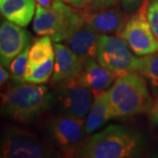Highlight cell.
Wrapping results in <instances>:
<instances>
[{"label":"cell","mask_w":158,"mask_h":158,"mask_svg":"<svg viewBox=\"0 0 158 158\" xmlns=\"http://www.w3.org/2000/svg\"><path fill=\"white\" fill-rule=\"evenodd\" d=\"M145 149L146 140L141 133L123 125H110L85 141L75 157H138Z\"/></svg>","instance_id":"6da1fadb"},{"label":"cell","mask_w":158,"mask_h":158,"mask_svg":"<svg viewBox=\"0 0 158 158\" xmlns=\"http://www.w3.org/2000/svg\"><path fill=\"white\" fill-rule=\"evenodd\" d=\"M107 99L109 120L148 113L154 102L146 79L135 71L118 77L107 90Z\"/></svg>","instance_id":"7a4b0ae2"},{"label":"cell","mask_w":158,"mask_h":158,"mask_svg":"<svg viewBox=\"0 0 158 158\" xmlns=\"http://www.w3.org/2000/svg\"><path fill=\"white\" fill-rule=\"evenodd\" d=\"M53 95L41 84L12 85L1 94L2 113L18 122H29L48 110Z\"/></svg>","instance_id":"3957f363"},{"label":"cell","mask_w":158,"mask_h":158,"mask_svg":"<svg viewBox=\"0 0 158 158\" xmlns=\"http://www.w3.org/2000/svg\"><path fill=\"white\" fill-rule=\"evenodd\" d=\"M59 153L40 141L38 137L16 128L6 130L1 137L0 157H59Z\"/></svg>","instance_id":"277c9868"},{"label":"cell","mask_w":158,"mask_h":158,"mask_svg":"<svg viewBox=\"0 0 158 158\" xmlns=\"http://www.w3.org/2000/svg\"><path fill=\"white\" fill-rule=\"evenodd\" d=\"M47 130L53 144L66 156H75L88 135L84 118L64 113L53 118Z\"/></svg>","instance_id":"5b68a950"},{"label":"cell","mask_w":158,"mask_h":158,"mask_svg":"<svg viewBox=\"0 0 158 158\" xmlns=\"http://www.w3.org/2000/svg\"><path fill=\"white\" fill-rule=\"evenodd\" d=\"M148 0L128 18L124 27L117 35L124 40L137 56L158 53V40L155 36L146 16Z\"/></svg>","instance_id":"8992f818"},{"label":"cell","mask_w":158,"mask_h":158,"mask_svg":"<svg viewBox=\"0 0 158 158\" xmlns=\"http://www.w3.org/2000/svg\"><path fill=\"white\" fill-rule=\"evenodd\" d=\"M129 46L119 36L99 34L96 59L117 77L133 71L135 56Z\"/></svg>","instance_id":"52a82bcc"},{"label":"cell","mask_w":158,"mask_h":158,"mask_svg":"<svg viewBox=\"0 0 158 158\" xmlns=\"http://www.w3.org/2000/svg\"><path fill=\"white\" fill-rule=\"evenodd\" d=\"M56 98L62 113L85 118L89 113L94 95L77 77L59 84Z\"/></svg>","instance_id":"ba28073f"},{"label":"cell","mask_w":158,"mask_h":158,"mask_svg":"<svg viewBox=\"0 0 158 158\" xmlns=\"http://www.w3.org/2000/svg\"><path fill=\"white\" fill-rule=\"evenodd\" d=\"M79 11L85 22L100 34H118L128 19L127 13L117 6L85 7Z\"/></svg>","instance_id":"9c48e42d"},{"label":"cell","mask_w":158,"mask_h":158,"mask_svg":"<svg viewBox=\"0 0 158 158\" xmlns=\"http://www.w3.org/2000/svg\"><path fill=\"white\" fill-rule=\"evenodd\" d=\"M31 35L22 27L9 20L0 26V60L1 65L9 67L11 61L31 45Z\"/></svg>","instance_id":"30bf717a"},{"label":"cell","mask_w":158,"mask_h":158,"mask_svg":"<svg viewBox=\"0 0 158 158\" xmlns=\"http://www.w3.org/2000/svg\"><path fill=\"white\" fill-rule=\"evenodd\" d=\"M51 6L56 14V32L51 37L53 42H65L85 22L79 9L69 6L62 0H53Z\"/></svg>","instance_id":"8fae6325"},{"label":"cell","mask_w":158,"mask_h":158,"mask_svg":"<svg viewBox=\"0 0 158 158\" xmlns=\"http://www.w3.org/2000/svg\"><path fill=\"white\" fill-rule=\"evenodd\" d=\"M54 47L55 64L52 82L61 84L78 77L85 62L66 45L56 43Z\"/></svg>","instance_id":"7c38bea8"},{"label":"cell","mask_w":158,"mask_h":158,"mask_svg":"<svg viewBox=\"0 0 158 158\" xmlns=\"http://www.w3.org/2000/svg\"><path fill=\"white\" fill-rule=\"evenodd\" d=\"M99 34L85 21L76 32L69 37L65 41V45L85 62L90 58H96Z\"/></svg>","instance_id":"4fadbf2b"},{"label":"cell","mask_w":158,"mask_h":158,"mask_svg":"<svg viewBox=\"0 0 158 158\" xmlns=\"http://www.w3.org/2000/svg\"><path fill=\"white\" fill-rule=\"evenodd\" d=\"M118 77L98 62L96 58L86 60L79 74V80L93 92L108 90Z\"/></svg>","instance_id":"5bb4252c"},{"label":"cell","mask_w":158,"mask_h":158,"mask_svg":"<svg viewBox=\"0 0 158 158\" xmlns=\"http://www.w3.org/2000/svg\"><path fill=\"white\" fill-rule=\"evenodd\" d=\"M0 11L7 20L26 27L36 11L35 0H0Z\"/></svg>","instance_id":"9a60e30c"},{"label":"cell","mask_w":158,"mask_h":158,"mask_svg":"<svg viewBox=\"0 0 158 158\" xmlns=\"http://www.w3.org/2000/svg\"><path fill=\"white\" fill-rule=\"evenodd\" d=\"M93 95V101L85 119V129L88 135L100 128L109 120L107 90L96 91Z\"/></svg>","instance_id":"2e32d148"},{"label":"cell","mask_w":158,"mask_h":158,"mask_svg":"<svg viewBox=\"0 0 158 158\" xmlns=\"http://www.w3.org/2000/svg\"><path fill=\"white\" fill-rule=\"evenodd\" d=\"M56 14L52 6L48 8L36 5V11L33 21L34 33L40 36L52 37L56 32Z\"/></svg>","instance_id":"e0dca14e"},{"label":"cell","mask_w":158,"mask_h":158,"mask_svg":"<svg viewBox=\"0 0 158 158\" xmlns=\"http://www.w3.org/2000/svg\"><path fill=\"white\" fill-rule=\"evenodd\" d=\"M133 71L141 74L155 90H158V53L135 57Z\"/></svg>","instance_id":"ac0fdd59"},{"label":"cell","mask_w":158,"mask_h":158,"mask_svg":"<svg viewBox=\"0 0 158 158\" xmlns=\"http://www.w3.org/2000/svg\"><path fill=\"white\" fill-rule=\"evenodd\" d=\"M50 36H41L30 46L27 67L40 65L55 56V47Z\"/></svg>","instance_id":"d6986e66"},{"label":"cell","mask_w":158,"mask_h":158,"mask_svg":"<svg viewBox=\"0 0 158 158\" xmlns=\"http://www.w3.org/2000/svg\"><path fill=\"white\" fill-rule=\"evenodd\" d=\"M55 56L50 57L45 62L34 66L27 67L24 80L27 83L32 84H45L50 78L54 70Z\"/></svg>","instance_id":"ffe728a7"},{"label":"cell","mask_w":158,"mask_h":158,"mask_svg":"<svg viewBox=\"0 0 158 158\" xmlns=\"http://www.w3.org/2000/svg\"><path fill=\"white\" fill-rule=\"evenodd\" d=\"M31 46V45H30ZM30 46H28L25 50L21 52L18 56H16L10 63L9 70L12 78L17 82H25L24 77L27 72V64H28V54Z\"/></svg>","instance_id":"44dd1931"},{"label":"cell","mask_w":158,"mask_h":158,"mask_svg":"<svg viewBox=\"0 0 158 158\" xmlns=\"http://www.w3.org/2000/svg\"><path fill=\"white\" fill-rule=\"evenodd\" d=\"M146 16L153 33L158 40V0L148 1Z\"/></svg>","instance_id":"7402d4cb"},{"label":"cell","mask_w":158,"mask_h":158,"mask_svg":"<svg viewBox=\"0 0 158 158\" xmlns=\"http://www.w3.org/2000/svg\"><path fill=\"white\" fill-rule=\"evenodd\" d=\"M146 0H119L121 8L127 14L135 13Z\"/></svg>","instance_id":"603a6c76"},{"label":"cell","mask_w":158,"mask_h":158,"mask_svg":"<svg viewBox=\"0 0 158 158\" xmlns=\"http://www.w3.org/2000/svg\"><path fill=\"white\" fill-rule=\"evenodd\" d=\"M86 7H109L118 6L119 0H85Z\"/></svg>","instance_id":"cb8c5ba5"},{"label":"cell","mask_w":158,"mask_h":158,"mask_svg":"<svg viewBox=\"0 0 158 158\" xmlns=\"http://www.w3.org/2000/svg\"><path fill=\"white\" fill-rule=\"evenodd\" d=\"M150 122L154 125L158 126V98L156 101L153 102L151 109L148 113Z\"/></svg>","instance_id":"d4e9b609"},{"label":"cell","mask_w":158,"mask_h":158,"mask_svg":"<svg viewBox=\"0 0 158 158\" xmlns=\"http://www.w3.org/2000/svg\"><path fill=\"white\" fill-rule=\"evenodd\" d=\"M62 1L77 9H82L86 7V3L85 0H62Z\"/></svg>","instance_id":"484cf974"},{"label":"cell","mask_w":158,"mask_h":158,"mask_svg":"<svg viewBox=\"0 0 158 158\" xmlns=\"http://www.w3.org/2000/svg\"><path fill=\"white\" fill-rule=\"evenodd\" d=\"M9 77H10L9 73L6 71V69L4 68V66L1 65V68H0V84H1V85H5L6 81L9 79Z\"/></svg>","instance_id":"4316f807"},{"label":"cell","mask_w":158,"mask_h":158,"mask_svg":"<svg viewBox=\"0 0 158 158\" xmlns=\"http://www.w3.org/2000/svg\"><path fill=\"white\" fill-rule=\"evenodd\" d=\"M35 2H36V5L48 8L52 5L53 0H35Z\"/></svg>","instance_id":"83f0119b"}]
</instances>
